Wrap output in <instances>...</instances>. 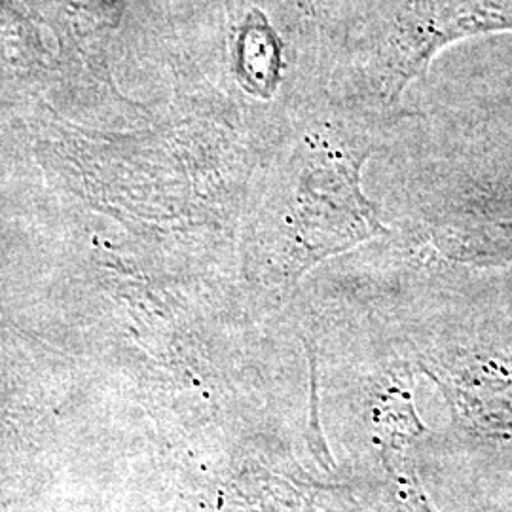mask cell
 Listing matches in <instances>:
<instances>
[{"label":"cell","instance_id":"2","mask_svg":"<svg viewBox=\"0 0 512 512\" xmlns=\"http://www.w3.org/2000/svg\"><path fill=\"white\" fill-rule=\"evenodd\" d=\"M499 29H512V0H418L397 40L393 90L399 92L442 44Z\"/></svg>","mask_w":512,"mask_h":512},{"label":"cell","instance_id":"3","mask_svg":"<svg viewBox=\"0 0 512 512\" xmlns=\"http://www.w3.org/2000/svg\"><path fill=\"white\" fill-rule=\"evenodd\" d=\"M69 10L76 19V25L86 31L116 27L124 12L118 0H69Z\"/></svg>","mask_w":512,"mask_h":512},{"label":"cell","instance_id":"1","mask_svg":"<svg viewBox=\"0 0 512 512\" xmlns=\"http://www.w3.org/2000/svg\"><path fill=\"white\" fill-rule=\"evenodd\" d=\"M361 162L363 156L323 152L300 169L285 222L287 236L313 260L348 249L382 230L357 186Z\"/></svg>","mask_w":512,"mask_h":512}]
</instances>
